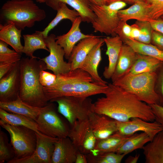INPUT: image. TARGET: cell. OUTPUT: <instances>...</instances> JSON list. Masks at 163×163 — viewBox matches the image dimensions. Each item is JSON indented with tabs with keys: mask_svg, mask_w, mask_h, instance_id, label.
Instances as JSON below:
<instances>
[{
	"mask_svg": "<svg viewBox=\"0 0 163 163\" xmlns=\"http://www.w3.org/2000/svg\"><path fill=\"white\" fill-rule=\"evenodd\" d=\"M105 96L93 103V111L106 115L116 121L124 122L134 118L148 122L155 120L150 105L136 96L112 83Z\"/></svg>",
	"mask_w": 163,
	"mask_h": 163,
	"instance_id": "1",
	"label": "cell"
},
{
	"mask_svg": "<svg viewBox=\"0 0 163 163\" xmlns=\"http://www.w3.org/2000/svg\"><path fill=\"white\" fill-rule=\"evenodd\" d=\"M22 58L20 61V85L19 96L25 103L33 106L43 107L48 104L43 86L40 81V75L46 70V65L41 59Z\"/></svg>",
	"mask_w": 163,
	"mask_h": 163,
	"instance_id": "2",
	"label": "cell"
},
{
	"mask_svg": "<svg viewBox=\"0 0 163 163\" xmlns=\"http://www.w3.org/2000/svg\"><path fill=\"white\" fill-rule=\"evenodd\" d=\"M45 11L33 0H9L0 10V24L14 23L19 29L31 28L46 18Z\"/></svg>",
	"mask_w": 163,
	"mask_h": 163,
	"instance_id": "3",
	"label": "cell"
},
{
	"mask_svg": "<svg viewBox=\"0 0 163 163\" xmlns=\"http://www.w3.org/2000/svg\"><path fill=\"white\" fill-rule=\"evenodd\" d=\"M157 78L156 72L136 74L129 73L112 83L149 105H159V97L155 90Z\"/></svg>",
	"mask_w": 163,
	"mask_h": 163,
	"instance_id": "4",
	"label": "cell"
},
{
	"mask_svg": "<svg viewBox=\"0 0 163 163\" xmlns=\"http://www.w3.org/2000/svg\"><path fill=\"white\" fill-rule=\"evenodd\" d=\"M50 101L58 104L57 112L67 120L70 127L77 121L88 120L93 111V103L89 97L64 96Z\"/></svg>",
	"mask_w": 163,
	"mask_h": 163,
	"instance_id": "5",
	"label": "cell"
},
{
	"mask_svg": "<svg viewBox=\"0 0 163 163\" xmlns=\"http://www.w3.org/2000/svg\"><path fill=\"white\" fill-rule=\"evenodd\" d=\"M126 5V3L123 1L108 5H97L91 3V8L96 16L91 23L94 32L111 36L117 35L115 31L120 21L118 12Z\"/></svg>",
	"mask_w": 163,
	"mask_h": 163,
	"instance_id": "6",
	"label": "cell"
},
{
	"mask_svg": "<svg viewBox=\"0 0 163 163\" xmlns=\"http://www.w3.org/2000/svg\"><path fill=\"white\" fill-rule=\"evenodd\" d=\"M0 125L9 134L10 143L15 153L14 158H24L33 153L37 143L35 131L26 127L10 125L1 120Z\"/></svg>",
	"mask_w": 163,
	"mask_h": 163,
	"instance_id": "7",
	"label": "cell"
},
{
	"mask_svg": "<svg viewBox=\"0 0 163 163\" xmlns=\"http://www.w3.org/2000/svg\"><path fill=\"white\" fill-rule=\"evenodd\" d=\"M51 103L42 108L35 120L38 131L54 138L59 139L68 137L70 127L59 116L54 105Z\"/></svg>",
	"mask_w": 163,
	"mask_h": 163,
	"instance_id": "8",
	"label": "cell"
},
{
	"mask_svg": "<svg viewBox=\"0 0 163 163\" xmlns=\"http://www.w3.org/2000/svg\"><path fill=\"white\" fill-rule=\"evenodd\" d=\"M79 81H93L91 75L80 68L56 75L51 85L43 87L44 92L48 101L64 96H71L74 85Z\"/></svg>",
	"mask_w": 163,
	"mask_h": 163,
	"instance_id": "9",
	"label": "cell"
},
{
	"mask_svg": "<svg viewBox=\"0 0 163 163\" xmlns=\"http://www.w3.org/2000/svg\"><path fill=\"white\" fill-rule=\"evenodd\" d=\"M68 137L78 151L85 154L94 149L96 141L88 119L76 121L70 127Z\"/></svg>",
	"mask_w": 163,
	"mask_h": 163,
	"instance_id": "10",
	"label": "cell"
},
{
	"mask_svg": "<svg viewBox=\"0 0 163 163\" xmlns=\"http://www.w3.org/2000/svg\"><path fill=\"white\" fill-rule=\"evenodd\" d=\"M37 143L35 150L25 157L14 158L8 163H51L55 143L59 139L36 132Z\"/></svg>",
	"mask_w": 163,
	"mask_h": 163,
	"instance_id": "11",
	"label": "cell"
},
{
	"mask_svg": "<svg viewBox=\"0 0 163 163\" xmlns=\"http://www.w3.org/2000/svg\"><path fill=\"white\" fill-rule=\"evenodd\" d=\"M55 35L51 34L45 38L46 46L49 50L47 56L41 59L46 63L47 69L56 75L67 73L71 70V64L65 61V53L56 41Z\"/></svg>",
	"mask_w": 163,
	"mask_h": 163,
	"instance_id": "12",
	"label": "cell"
},
{
	"mask_svg": "<svg viewBox=\"0 0 163 163\" xmlns=\"http://www.w3.org/2000/svg\"><path fill=\"white\" fill-rule=\"evenodd\" d=\"M117 131L125 136H131L138 132L146 133L152 140L155 136L163 130V127L155 120L148 122L139 118H134L124 122L116 121Z\"/></svg>",
	"mask_w": 163,
	"mask_h": 163,
	"instance_id": "13",
	"label": "cell"
},
{
	"mask_svg": "<svg viewBox=\"0 0 163 163\" xmlns=\"http://www.w3.org/2000/svg\"><path fill=\"white\" fill-rule=\"evenodd\" d=\"M20 60L16 63L8 73L0 79V102L14 101L19 97Z\"/></svg>",
	"mask_w": 163,
	"mask_h": 163,
	"instance_id": "14",
	"label": "cell"
},
{
	"mask_svg": "<svg viewBox=\"0 0 163 163\" xmlns=\"http://www.w3.org/2000/svg\"><path fill=\"white\" fill-rule=\"evenodd\" d=\"M82 21L81 17H78L72 23V27L67 33L56 37V42L63 49L65 57L66 59H68L73 48L78 42L83 39L94 36L92 34H85L81 32L80 25Z\"/></svg>",
	"mask_w": 163,
	"mask_h": 163,
	"instance_id": "15",
	"label": "cell"
},
{
	"mask_svg": "<svg viewBox=\"0 0 163 163\" xmlns=\"http://www.w3.org/2000/svg\"><path fill=\"white\" fill-rule=\"evenodd\" d=\"M88 120L96 140L105 138L117 131L116 121L106 115L92 111Z\"/></svg>",
	"mask_w": 163,
	"mask_h": 163,
	"instance_id": "16",
	"label": "cell"
},
{
	"mask_svg": "<svg viewBox=\"0 0 163 163\" xmlns=\"http://www.w3.org/2000/svg\"><path fill=\"white\" fill-rule=\"evenodd\" d=\"M104 43L103 38H101L100 41L89 52L80 68L89 74L94 82L105 86L108 85L107 82L99 76L97 71L102 59L101 47Z\"/></svg>",
	"mask_w": 163,
	"mask_h": 163,
	"instance_id": "17",
	"label": "cell"
},
{
	"mask_svg": "<svg viewBox=\"0 0 163 163\" xmlns=\"http://www.w3.org/2000/svg\"><path fill=\"white\" fill-rule=\"evenodd\" d=\"M78 151L68 137L58 139L55 143L51 163H75Z\"/></svg>",
	"mask_w": 163,
	"mask_h": 163,
	"instance_id": "18",
	"label": "cell"
},
{
	"mask_svg": "<svg viewBox=\"0 0 163 163\" xmlns=\"http://www.w3.org/2000/svg\"><path fill=\"white\" fill-rule=\"evenodd\" d=\"M101 37L94 35L86 38L81 40L75 46L68 59L71 64V71L80 68L89 52L100 41Z\"/></svg>",
	"mask_w": 163,
	"mask_h": 163,
	"instance_id": "19",
	"label": "cell"
},
{
	"mask_svg": "<svg viewBox=\"0 0 163 163\" xmlns=\"http://www.w3.org/2000/svg\"><path fill=\"white\" fill-rule=\"evenodd\" d=\"M103 39L107 47L106 54L108 57L109 64L104 68L103 75L105 78L109 79L115 71L123 42L117 35L107 37Z\"/></svg>",
	"mask_w": 163,
	"mask_h": 163,
	"instance_id": "20",
	"label": "cell"
},
{
	"mask_svg": "<svg viewBox=\"0 0 163 163\" xmlns=\"http://www.w3.org/2000/svg\"><path fill=\"white\" fill-rule=\"evenodd\" d=\"M138 53L129 46L123 43L114 72L112 83L129 73L137 58Z\"/></svg>",
	"mask_w": 163,
	"mask_h": 163,
	"instance_id": "21",
	"label": "cell"
},
{
	"mask_svg": "<svg viewBox=\"0 0 163 163\" xmlns=\"http://www.w3.org/2000/svg\"><path fill=\"white\" fill-rule=\"evenodd\" d=\"M45 3L47 5L56 11L60 3L68 5L78 12L83 22L91 23L96 18L91 8V3L89 0H46Z\"/></svg>",
	"mask_w": 163,
	"mask_h": 163,
	"instance_id": "22",
	"label": "cell"
},
{
	"mask_svg": "<svg viewBox=\"0 0 163 163\" xmlns=\"http://www.w3.org/2000/svg\"><path fill=\"white\" fill-rule=\"evenodd\" d=\"M145 163H163V130L142 148Z\"/></svg>",
	"mask_w": 163,
	"mask_h": 163,
	"instance_id": "23",
	"label": "cell"
},
{
	"mask_svg": "<svg viewBox=\"0 0 163 163\" xmlns=\"http://www.w3.org/2000/svg\"><path fill=\"white\" fill-rule=\"evenodd\" d=\"M22 30L17 28L12 23L0 24V40L10 46L18 53H23V46L21 42Z\"/></svg>",
	"mask_w": 163,
	"mask_h": 163,
	"instance_id": "24",
	"label": "cell"
},
{
	"mask_svg": "<svg viewBox=\"0 0 163 163\" xmlns=\"http://www.w3.org/2000/svg\"><path fill=\"white\" fill-rule=\"evenodd\" d=\"M42 108L30 105L22 101L19 97L14 101L0 102V108L10 113L27 116L35 121Z\"/></svg>",
	"mask_w": 163,
	"mask_h": 163,
	"instance_id": "25",
	"label": "cell"
},
{
	"mask_svg": "<svg viewBox=\"0 0 163 163\" xmlns=\"http://www.w3.org/2000/svg\"><path fill=\"white\" fill-rule=\"evenodd\" d=\"M131 136H125L116 132L105 138L96 140L94 149L91 152L116 153Z\"/></svg>",
	"mask_w": 163,
	"mask_h": 163,
	"instance_id": "26",
	"label": "cell"
},
{
	"mask_svg": "<svg viewBox=\"0 0 163 163\" xmlns=\"http://www.w3.org/2000/svg\"><path fill=\"white\" fill-rule=\"evenodd\" d=\"M148 8V4L146 1L139 2L126 9L120 10L118 14L120 20L125 22L130 19L149 21Z\"/></svg>",
	"mask_w": 163,
	"mask_h": 163,
	"instance_id": "27",
	"label": "cell"
},
{
	"mask_svg": "<svg viewBox=\"0 0 163 163\" xmlns=\"http://www.w3.org/2000/svg\"><path fill=\"white\" fill-rule=\"evenodd\" d=\"M23 37L24 45L23 53L27 56L30 58L36 57L34 55V53L39 49L44 50L49 52L45 43V38L41 31H36L31 34H24Z\"/></svg>",
	"mask_w": 163,
	"mask_h": 163,
	"instance_id": "28",
	"label": "cell"
},
{
	"mask_svg": "<svg viewBox=\"0 0 163 163\" xmlns=\"http://www.w3.org/2000/svg\"><path fill=\"white\" fill-rule=\"evenodd\" d=\"M0 120L10 125L24 126L31 129L37 133L39 132L36 121L27 116L10 113L0 108Z\"/></svg>",
	"mask_w": 163,
	"mask_h": 163,
	"instance_id": "29",
	"label": "cell"
},
{
	"mask_svg": "<svg viewBox=\"0 0 163 163\" xmlns=\"http://www.w3.org/2000/svg\"><path fill=\"white\" fill-rule=\"evenodd\" d=\"M163 62L155 58L138 53L136 60L129 73L136 74L156 72Z\"/></svg>",
	"mask_w": 163,
	"mask_h": 163,
	"instance_id": "30",
	"label": "cell"
},
{
	"mask_svg": "<svg viewBox=\"0 0 163 163\" xmlns=\"http://www.w3.org/2000/svg\"><path fill=\"white\" fill-rule=\"evenodd\" d=\"M57 11V13L55 18L43 30L41 31L45 38L48 36L49 32L62 20L67 19L73 23L77 18L79 16L77 11L74 9H70L66 4L63 3L59 5Z\"/></svg>",
	"mask_w": 163,
	"mask_h": 163,
	"instance_id": "31",
	"label": "cell"
},
{
	"mask_svg": "<svg viewBox=\"0 0 163 163\" xmlns=\"http://www.w3.org/2000/svg\"><path fill=\"white\" fill-rule=\"evenodd\" d=\"M123 41L136 53L155 58L163 62V51L151 43H142L131 38L125 39Z\"/></svg>",
	"mask_w": 163,
	"mask_h": 163,
	"instance_id": "32",
	"label": "cell"
},
{
	"mask_svg": "<svg viewBox=\"0 0 163 163\" xmlns=\"http://www.w3.org/2000/svg\"><path fill=\"white\" fill-rule=\"evenodd\" d=\"M136 133L131 135L122 145L116 152L126 155L138 149H142L144 146L151 141V139L146 133Z\"/></svg>",
	"mask_w": 163,
	"mask_h": 163,
	"instance_id": "33",
	"label": "cell"
},
{
	"mask_svg": "<svg viewBox=\"0 0 163 163\" xmlns=\"http://www.w3.org/2000/svg\"><path fill=\"white\" fill-rule=\"evenodd\" d=\"M88 163H120L126 155L115 152H94L85 154Z\"/></svg>",
	"mask_w": 163,
	"mask_h": 163,
	"instance_id": "34",
	"label": "cell"
},
{
	"mask_svg": "<svg viewBox=\"0 0 163 163\" xmlns=\"http://www.w3.org/2000/svg\"><path fill=\"white\" fill-rule=\"evenodd\" d=\"M15 157L13 148L3 131H0V163H8Z\"/></svg>",
	"mask_w": 163,
	"mask_h": 163,
	"instance_id": "35",
	"label": "cell"
},
{
	"mask_svg": "<svg viewBox=\"0 0 163 163\" xmlns=\"http://www.w3.org/2000/svg\"><path fill=\"white\" fill-rule=\"evenodd\" d=\"M8 44L0 40V63L16 62L19 61L21 55L8 47Z\"/></svg>",
	"mask_w": 163,
	"mask_h": 163,
	"instance_id": "36",
	"label": "cell"
},
{
	"mask_svg": "<svg viewBox=\"0 0 163 163\" xmlns=\"http://www.w3.org/2000/svg\"><path fill=\"white\" fill-rule=\"evenodd\" d=\"M133 24L137 27L140 31V36L136 40L143 43H151L153 29L149 21H137Z\"/></svg>",
	"mask_w": 163,
	"mask_h": 163,
	"instance_id": "37",
	"label": "cell"
},
{
	"mask_svg": "<svg viewBox=\"0 0 163 163\" xmlns=\"http://www.w3.org/2000/svg\"><path fill=\"white\" fill-rule=\"evenodd\" d=\"M148 4L150 19H157L163 16V0H145Z\"/></svg>",
	"mask_w": 163,
	"mask_h": 163,
	"instance_id": "38",
	"label": "cell"
},
{
	"mask_svg": "<svg viewBox=\"0 0 163 163\" xmlns=\"http://www.w3.org/2000/svg\"><path fill=\"white\" fill-rule=\"evenodd\" d=\"M157 78L155 90L159 99V105L163 107V62L156 72Z\"/></svg>",
	"mask_w": 163,
	"mask_h": 163,
	"instance_id": "39",
	"label": "cell"
},
{
	"mask_svg": "<svg viewBox=\"0 0 163 163\" xmlns=\"http://www.w3.org/2000/svg\"><path fill=\"white\" fill-rule=\"evenodd\" d=\"M132 27L125 22L120 20L115 33L123 40L126 38H130Z\"/></svg>",
	"mask_w": 163,
	"mask_h": 163,
	"instance_id": "40",
	"label": "cell"
},
{
	"mask_svg": "<svg viewBox=\"0 0 163 163\" xmlns=\"http://www.w3.org/2000/svg\"><path fill=\"white\" fill-rule=\"evenodd\" d=\"M56 75L54 74L42 70L40 75V81L43 87L49 86L51 85L55 81Z\"/></svg>",
	"mask_w": 163,
	"mask_h": 163,
	"instance_id": "41",
	"label": "cell"
},
{
	"mask_svg": "<svg viewBox=\"0 0 163 163\" xmlns=\"http://www.w3.org/2000/svg\"><path fill=\"white\" fill-rule=\"evenodd\" d=\"M151 43L163 51V34L159 31L153 30Z\"/></svg>",
	"mask_w": 163,
	"mask_h": 163,
	"instance_id": "42",
	"label": "cell"
},
{
	"mask_svg": "<svg viewBox=\"0 0 163 163\" xmlns=\"http://www.w3.org/2000/svg\"><path fill=\"white\" fill-rule=\"evenodd\" d=\"M155 117V120L163 127V107L158 104L149 105Z\"/></svg>",
	"mask_w": 163,
	"mask_h": 163,
	"instance_id": "43",
	"label": "cell"
},
{
	"mask_svg": "<svg viewBox=\"0 0 163 163\" xmlns=\"http://www.w3.org/2000/svg\"><path fill=\"white\" fill-rule=\"evenodd\" d=\"M149 22L153 30L163 34V16L157 19H150Z\"/></svg>",
	"mask_w": 163,
	"mask_h": 163,
	"instance_id": "44",
	"label": "cell"
},
{
	"mask_svg": "<svg viewBox=\"0 0 163 163\" xmlns=\"http://www.w3.org/2000/svg\"><path fill=\"white\" fill-rule=\"evenodd\" d=\"M17 62L0 63V79L11 69Z\"/></svg>",
	"mask_w": 163,
	"mask_h": 163,
	"instance_id": "45",
	"label": "cell"
},
{
	"mask_svg": "<svg viewBox=\"0 0 163 163\" xmlns=\"http://www.w3.org/2000/svg\"><path fill=\"white\" fill-rule=\"evenodd\" d=\"M132 30L130 38L136 40L139 37L140 34V31L139 29L133 24L131 25Z\"/></svg>",
	"mask_w": 163,
	"mask_h": 163,
	"instance_id": "46",
	"label": "cell"
},
{
	"mask_svg": "<svg viewBox=\"0 0 163 163\" xmlns=\"http://www.w3.org/2000/svg\"><path fill=\"white\" fill-rule=\"evenodd\" d=\"M75 163H88L85 154L78 151L77 154Z\"/></svg>",
	"mask_w": 163,
	"mask_h": 163,
	"instance_id": "47",
	"label": "cell"
},
{
	"mask_svg": "<svg viewBox=\"0 0 163 163\" xmlns=\"http://www.w3.org/2000/svg\"><path fill=\"white\" fill-rule=\"evenodd\" d=\"M140 155L136 154L134 156H129L125 161V163H136L139 158Z\"/></svg>",
	"mask_w": 163,
	"mask_h": 163,
	"instance_id": "48",
	"label": "cell"
},
{
	"mask_svg": "<svg viewBox=\"0 0 163 163\" xmlns=\"http://www.w3.org/2000/svg\"><path fill=\"white\" fill-rule=\"evenodd\" d=\"M119 1H123V0H103V5H108Z\"/></svg>",
	"mask_w": 163,
	"mask_h": 163,
	"instance_id": "49",
	"label": "cell"
},
{
	"mask_svg": "<svg viewBox=\"0 0 163 163\" xmlns=\"http://www.w3.org/2000/svg\"><path fill=\"white\" fill-rule=\"evenodd\" d=\"M123 1L126 3L132 5L138 2L145 1V0H123Z\"/></svg>",
	"mask_w": 163,
	"mask_h": 163,
	"instance_id": "50",
	"label": "cell"
},
{
	"mask_svg": "<svg viewBox=\"0 0 163 163\" xmlns=\"http://www.w3.org/2000/svg\"><path fill=\"white\" fill-rule=\"evenodd\" d=\"M91 2L94 4L97 5H103V0H89Z\"/></svg>",
	"mask_w": 163,
	"mask_h": 163,
	"instance_id": "51",
	"label": "cell"
},
{
	"mask_svg": "<svg viewBox=\"0 0 163 163\" xmlns=\"http://www.w3.org/2000/svg\"><path fill=\"white\" fill-rule=\"evenodd\" d=\"M35 0L37 2L41 3L45 2L46 0Z\"/></svg>",
	"mask_w": 163,
	"mask_h": 163,
	"instance_id": "52",
	"label": "cell"
}]
</instances>
